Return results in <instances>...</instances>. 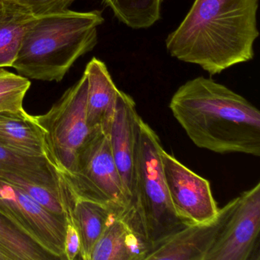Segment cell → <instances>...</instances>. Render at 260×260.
Returning a JSON list of instances; mask_svg holds the SVG:
<instances>
[{
	"mask_svg": "<svg viewBox=\"0 0 260 260\" xmlns=\"http://www.w3.org/2000/svg\"><path fill=\"white\" fill-rule=\"evenodd\" d=\"M259 0H194L166 39L170 56L200 67L211 76L250 61L259 36Z\"/></svg>",
	"mask_w": 260,
	"mask_h": 260,
	"instance_id": "1",
	"label": "cell"
},
{
	"mask_svg": "<svg viewBox=\"0 0 260 260\" xmlns=\"http://www.w3.org/2000/svg\"><path fill=\"white\" fill-rule=\"evenodd\" d=\"M173 117L193 144L214 153L260 156V112L211 78L188 80L173 94Z\"/></svg>",
	"mask_w": 260,
	"mask_h": 260,
	"instance_id": "2",
	"label": "cell"
},
{
	"mask_svg": "<svg viewBox=\"0 0 260 260\" xmlns=\"http://www.w3.org/2000/svg\"><path fill=\"white\" fill-rule=\"evenodd\" d=\"M104 22L100 10H68L36 17L12 68L28 79L60 82L77 59L96 46L98 28Z\"/></svg>",
	"mask_w": 260,
	"mask_h": 260,
	"instance_id": "3",
	"label": "cell"
},
{
	"mask_svg": "<svg viewBox=\"0 0 260 260\" xmlns=\"http://www.w3.org/2000/svg\"><path fill=\"white\" fill-rule=\"evenodd\" d=\"M161 141L142 118L138 121L132 196L124 221L151 247L186 226L175 212L164 179ZM150 250V249H149Z\"/></svg>",
	"mask_w": 260,
	"mask_h": 260,
	"instance_id": "4",
	"label": "cell"
},
{
	"mask_svg": "<svg viewBox=\"0 0 260 260\" xmlns=\"http://www.w3.org/2000/svg\"><path fill=\"white\" fill-rule=\"evenodd\" d=\"M62 177L73 197L101 204L121 217L127 214L128 199L112 156L109 134L101 128L91 130L77 152L72 173Z\"/></svg>",
	"mask_w": 260,
	"mask_h": 260,
	"instance_id": "5",
	"label": "cell"
},
{
	"mask_svg": "<svg viewBox=\"0 0 260 260\" xmlns=\"http://www.w3.org/2000/svg\"><path fill=\"white\" fill-rule=\"evenodd\" d=\"M87 89L83 73L48 112L35 116L45 131L50 162L62 176L72 173L77 152L91 132L86 121Z\"/></svg>",
	"mask_w": 260,
	"mask_h": 260,
	"instance_id": "6",
	"label": "cell"
},
{
	"mask_svg": "<svg viewBox=\"0 0 260 260\" xmlns=\"http://www.w3.org/2000/svg\"><path fill=\"white\" fill-rule=\"evenodd\" d=\"M260 183L234 199L205 260H259Z\"/></svg>",
	"mask_w": 260,
	"mask_h": 260,
	"instance_id": "7",
	"label": "cell"
},
{
	"mask_svg": "<svg viewBox=\"0 0 260 260\" xmlns=\"http://www.w3.org/2000/svg\"><path fill=\"white\" fill-rule=\"evenodd\" d=\"M0 211L55 259H66V219L48 211L25 191L2 181Z\"/></svg>",
	"mask_w": 260,
	"mask_h": 260,
	"instance_id": "8",
	"label": "cell"
},
{
	"mask_svg": "<svg viewBox=\"0 0 260 260\" xmlns=\"http://www.w3.org/2000/svg\"><path fill=\"white\" fill-rule=\"evenodd\" d=\"M161 162L175 212L186 224L214 220L219 213L208 180L196 174L164 149Z\"/></svg>",
	"mask_w": 260,
	"mask_h": 260,
	"instance_id": "9",
	"label": "cell"
},
{
	"mask_svg": "<svg viewBox=\"0 0 260 260\" xmlns=\"http://www.w3.org/2000/svg\"><path fill=\"white\" fill-rule=\"evenodd\" d=\"M234 204L228 202L214 220L188 224L150 247L144 260H205Z\"/></svg>",
	"mask_w": 260,
	"mask_h": 260,
	"instance_id": "10",
	"label": "cell"
},
{
	"mask_svg": "<svg viewBox=\"0 0 260 260\" xmlns=\"http://www.w3.org/2000/svg\"><path fill=\"white\" fill-rule=\"evenodd\" d=\"M140 118L133 98L122 91H118L109 137L112 156L128 199L129 207L132 196L135 147Z\"/></svg>",
	"mask_w": 260,
	"mask_h": 260,
	"instance_id": "11",
	"label": "cell"
},
{
	"mask_svg": "<svg viewBox=\"0 0 260 260\" xmlns=\"http://www.w3.org/2000/svg\"><path fill=\"white\" fill-rule=\"evenodd\" d=\"M88 89L86 121L91 130L101 128L109 133L119 89L104 62L93 57L86 65Z\"/></svg>",
	"mask_w": 260,
	"mask_h": 260,
	"instance_id": "12",
	"label": "cell"
},
{
	"mask_svg": "<svg viewBox=\"0 0 260 260\" xmlns=\"http://www.w3.org/2000/svg\"><path fill=\"white\" fill-rule=\"evenodd\" d=\"M0 145L25 156L49 160L45 131L36 117L24 109L0 112Z\"/></svg>",
	"mask_w": 260,
	"mask_h": 260,
	"instance_id": "13",
	"label": "cell"
},
{
	"mask_svg": "<svg viewBox=\"0 0 260 260\" xmlns=\"http://www.w3.org/2000/svg\"><path fill=\"white\" fill-rule=\"evenodd\" d=\"M149 249L124 219L115 215L94 246L90 260H144Z\"/></svg>",
	"mask_w": 260,
	"mask_h": 260,
	"instance_id": "14",
	"label": "cell"
},
{
	"mask_svg": "<svg viewBox=\"0 0 260 260\" xmlns=\"http://www.w3.org/2000/svg\"><path fill=\"white\" fill-rule=\"evenodd\" d=\"M0 170L19 175L61 194L68 192L64 179L45 157L25 156L0 145Z\"/></svg>",
	"mask_w": 260,
	"mask_h": 260,
	"instance_id": "15",
	"label": "cell"
},
{
	"mask_svg": "<svg viewBox=\"0 0 260 260\" xmlns=\"http://www.w3.org/2000/svg\"><path fill=\"white\" fill-rule=\"evenodd\" d=\"M69 210L80 235V258L90 260L95 243L112 217L118 215L105 205L79 198L73 197Z\"/></svg>",
	"mask_w": 260,
	"mask_h": 260,
	"instance_id": "16",
	"label": "cell"
},
{
	"mask_svg": "<svg viewBox=\"0 0 260 260\" xmlns=\"http://www.w3.org/2000/svg\"><path fill=\"white\" fill-rule=\"evenodd\" d=\"M35 16L10 0H0V68L13 66Z\"/></svg>",
	"mask_w": 260,
	"mask_h": 260,
	"instance_id": "17",
	"label": "cell"
},
{
	"mask_svg": "<svg viewBox=\"0 0 260 260\" xmlns=\"http://www.w3.org/2000/svg\"><path fill=\"white\" fill-rule=\"evenodd\" d=\"M0 250L9 260H49L54 256L22 232L0 211Z\"/></svg>",
	"mask_w": 260,
	"mask_h": 260,
	"instance_id": "18",
	"label": "cell"
},
{
	"mask_svg": "<svg viewBox=\"0 0 260 260\" xmlns=\"http://www.w3.org/2000/svg\"><path fill=\"white\" fill-rule=\"evenodd\" d=\"M121 23L132 29H146L161 18L162 0H103Z\"/></svg>",
	"mask_w": 260,
	"mask_h": 260,
	"instance_id": "19",
	"label": "cell"
},
{
	"mask_svg": "<svg viewBox=\"0 0 260 260\" xmlns=\"http://www.w3.org/2000/svg\"><path fill=\"white\" fill-rule=\"evenodd\" d=\"M30 86L31 82L26 77L0 68V112L22 110Z\"/></svg>",
	"mask_w": 260,
	"mask_h": 260,
	"instance_id": "20",
	"label": "cell"
},
{
	"mask_svg": "<svg viewBox=\"0 0 260 260\" xmlns=\"http://www.w3.org/2000/svg\"><path fill=\"white\" fill-rule=\"evenodd\" d=\"M23 7L35 17L55 14L69 10L76 0H10Z\"/></svg>",
	"mask_w": 260,
	"mask_h": 260,
	"instance_id": "21",
	"label": "cell"
},
{
	"mask_svg": "<svg viewBox=\"0 0 260 260\" xmlns=\"http://www.w3.org/2000/svg\"><path fill=\"white\" fill-rule=\"evenodd\" d=\"M66 234L64 238V253L66 259L74 260L80 258L81 243L78 231L73 221L70 210L67 212Z\"/></svg>",
	"mask_w": 260,
	"mask_h": 260,
	"instance_id": "22",
	"label": "cell"
},
{
	"mask_svg": "<svg viewBox=\"0 0 260 260\" xmlns=\"http://www.w3.org/2000/svg\"><path fill=\"white\" fill-rule=\"evenodd\" d=\"M0 260H9L8 257L1 250H0Z\"/></svg>",
	"mask_w": 260,
	"mask_h": 260,
	"instance_id": "23",
	"label": "cell"
}]
</instances>
